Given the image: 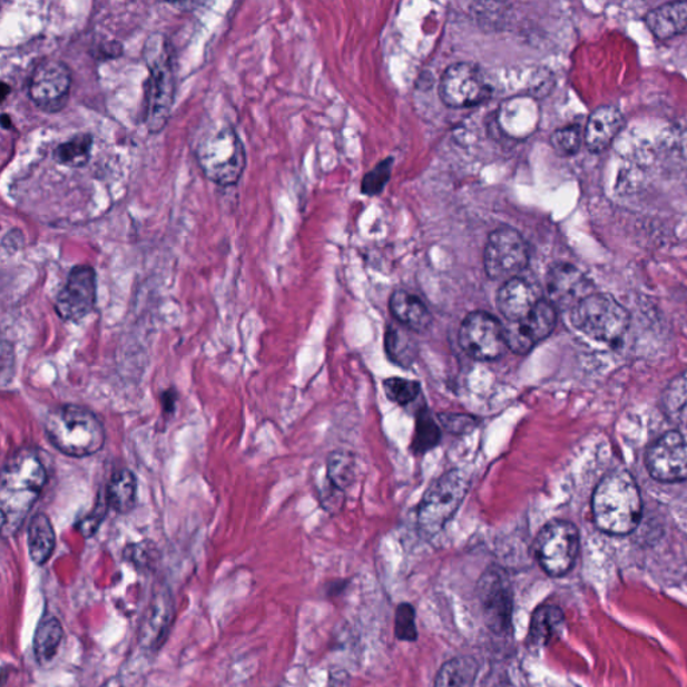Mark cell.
<instances>
[{
	"instance_id": "cell-5",
	"label": "cell",
	"mask_w": 687,
	"mask_h": 687,
	"mask_svg": "<svg viewBox=\"0 0 687 687\" xmlns=\"http://www.w3.org/2000/svg\"><path fill=\"white\" fill-rule=\"evenodd\" d=\"M203 175L220 187L238 185L247 165L244 141L232 126L207 134L195 150Z\"/></svg>"
},
{
	"instance_id": "cell-30",
	"label": "cell",
	"mask_w": 687,
	"mask_h": 687,
	"mask_svg": "<svg viewBox=\"0 0 687 687\" xmlns=\"http://www.w3.org/2000/svg\"><path fill=\"white\" fill-rule=\"evenodd\" d=\"M663 403L666 416L678 426L687 428V371L667 385Z\"/></svg>"
},
{
	"instance_id": "cell-32",
	"label": "cell",
	"mask_w": 687,
	"mask_h": 687,
	"mask_svg": "<svg viewBox=\"0 0 687 687\" xmlns=\"http://www.w3.org/2000/svg\"><path fill=\"white\" fill-rule=\"evenodd\" d=\"M385 352L391 359V362L401 366H409L414 363L416 355V345L412 342L408 332L390 326L385 333Z\"/></svg>"
},
{
	"instance_id": "cell-13",
	"label": "cell",
	"mask_w": 687,
	"mask_h": 687,
	"mask_svg": "<svg viewBox=\"0 0 687 687\" xmlns=\"http://www.w3.org/2000/svg\"><path fill=\"white\" fill-rule=\"evenodd\" d=\"M97 303V276L94 267L76 265L68 274L67 283L58 292L55 310L67 323H78L95 311Z\"/></svg>"
},
{
	"instance_id": "cell-26",
	"label": "cell",
	"mask_w": 687,
	"mask_h": 687,
	"mask_svg": "<svg viewBox=\"0 0 687 687\" xmlns=\"http://www.w3.org/2000/svg\"><path fill=\"white\" fill-rule=\"evenodd\" d=\"M63 640V627L52 615H45L37 626L32 650L39 665H48L56 658Z\"/></svg>"
},
{
	"instance_id": "cell-45",
	"label": "cell",
	"mask_w": 687,
	"mask_h": 687,
	"mask_svg": "<svg viewBox=\"0 0 687 687\" xmlns=\"http://www.w3.org/2000/svg\"><path fill=\"white\" fill-rule=\"evenodd\" d=\"M10 91H11L10 85L3 81L2 87H0V97H2V102L8 100Z\"/></svg>"
},
{
	"instance_id": "cell-43",
	"label": "cell",
	"mask_w": 687,
	"mask_h": 687,
	"mask_svg": "<svg viewBox=\"0 0 687 687\" xmlns=\"http://www.w3.org/2000/svg\"><path fill=\"white\" fill-rule=\"evenodd\" d=\"M176 403H178V394H176L175 390L171 389L163 392L161 405L166 414H173L176 408Z\"/></svg>"
},
{
	"instance_id": "cell-1",
	"label": "cell",
	"mask_w": 687,
	"mask_h": 687,
	"mask_svg": "<svg viewBox=\"0 0 687 687\" xmlns=\"http://www.w3.org/2000/svg\"><path fill=\"white\" fill-rule=\"evenodd\" d=\"M48 479V469L36 450H19L6 461L0 483L4 538H12L19 532L26 517L41 497Z\"/></svg>"
},
{
	"instance_id": "cell-39",
	"label": "cell",
	"mask_w": 687,
	"mask_h": 687,
	"mask_svg": "<svg viewBox=\"0 0 687 687\" xmlns=\"http://www.w3.org/2000/svg\"><path fill=\"white\" fill-rule=\"evenodd\" d=\"M441 421L444 429L454 434L467 433V431L475 426L474 419L464 415H442Z\"/></svg>"
},
{
	"instance_id": "cell-34",
	"label": "cell",
	"mask_w": 687,
	"mask_h": 687,
	"mask_svg": "<svg viewBox=\"0 0 687 687\" xmlns=\"http://www.w3.org/2000/svg\"><path fill=\"white\" fill-rule=\"evenodd\" d=\"M585 141V130L579 126H567L554 130L551 136V146L560 156H572L579 153Z\"/></svg>"
},
{
	"instance_id": "cell-27",
	"label": "cell",
	"mask_w": 687,
	"mask_h": 687,
	"mask_svg": "<svg viewBox=\"0 0 687 687\" xmlns=\"http://www.w3.org/2000/svg\"><path fill=\"white\" fill-rule=\"evenodd\" d=\"M565 614L552 605L540 606L532 615L529 639L536 646H546L559 636Z\"/></svg>"
},
{
	"instance_id": "cell-10",
	"label": "cell",
	"mask_w": 687,
	"mask_h": 687,
	"mask_svg": "<svg viewBox=\"0 0 687 687\" xmlns=\"http://www.w3.org/2000/svg\"><path fill=\"white\" fill-rule=\"evenodd\" d=\"M73 76L67 63L49 58L39 62L30 76L28 91L36 107L45 114H58L67 107Z\"/></svg>"
},
{
	"instance_id": "cell-20",
	"label": "cell",
	"mask_w": 687,
	"mask_h": 687,
	"mask_svg": "<svg viewBox=\"0 0 687 687\" xmlns=\"http://www.w3.org/2000/svg\"><path fill=\"white\" fill-rule=\"evenodd\" d=\"M625 127V116L618 108L603 105L588 117L585 128V144L592 154L603 153Z\"/></svg>"
},
{
	"instance_id": "cell-42",
	"label": "cell",
	"mask_w": 687,
	"mask_h": 687,
	"mask_svg": "<svg viewBox=\"0 0 687 687\" xmlns=\"http://www.w3.org/2000/svg\"><path fill=\"white\" fill-rule=\"evenodd\" d=\"M23 234L14 228L4 235L3 248L10 253H17L23 247Z\"/></svg>"
},
{
	"instance_id": "cell-46",
	"label": "cell",
	"mask_w": 687,
	"mask_h": 687,
	"mask_svg": "<svg viewBox=\"0 0 687 687\" xmlns=\"http://www.w3.org/2000/svg\"><path fill=\"white\" fill-rule=\"evenodd\" d=\"M2 127L6 130H9L12 128V120L11 117L8 114H3L2 115Z\"/></svg>"
},
{
	"instance_id": "cell-28",
	"label": "cell",
	"mask_w": 687,
	"mask_h": 687,
	"mask_svg": "<svg viewBox=\"0 0 687 687\" xmlns=\"http://www.w3.org/2000/svg\"><path fill=\"white\" fill-rule=\"evenodd\" d=\"M477 674H479V665L474 658H453L438 673L434 687H473Z\"/></svg>"
},
{
	"instance_id": "cell-31",
	"label": "cell",
	"mask_w": 687,
	"mask_h": 687,
	"mask_svg": "<svg viewBox=\"0 0 687 687\" xmlns=\"http://www.w3.org/2000/svg\"><path fill=\"white\" fill-rule=\"evenodd\" d=\"M328 481L340 490L349 489L356 481L357 461L350 451L336 450L328 457L326 462Z\"/></svg>"
},
{
	"instance_id": "cell-3",
	"label": "cell",
	"mask_w": 687,
	"mask_h": 687,
	"mask_svg": "<svg viewBox=\"0 0 687 687\" xmlns=\"http://www.w3.org/2000/svg\"><path fill=\"white\" fill-rule=\"evenodd\" d=\"M43 430L51 446L70 458L100 453L107 441L100 418L78 404H63L49 411Z\"/></svg>"
},
{
	"instance_id": "cell-23",
	"label": "cell",
	"mask_w": 687,
	"mask_h": 687,
	"mask_svg": "<svg viewBox=\"0 0 687 687\" xmlns=\"http://www.w3.org/2000/svg\"><path fill=\"white\" fill-rule=\"evenodd\" d=\"M390 311L399 323L411 331L423 332L433 322V316H431L426 304L414 294L405 291L392 293Z\"/></svg>"
},
{
	"instance_id": "cell-40",
	"label": "cell",
	"mask_w": 687,
	"mask_h": 687,
	"mask_svg": "<svg viewBox=\"0 0 687 687\" xmlns=\"http://www.w3.org/2000/svg\"><path fill=\"white\" fill-rule=\"evenodd\" d=\"M323 503L326 510H337L342 508L344 502V492L328 481V488H326L323 495Z\"/></svg>"
},
{
	"instance_id": "cell-37",
	"label": "cell",
	"mask_w": 687,
	"mask_h": 687,
	"mask_svg": "<svg viewBox=\"0 0 687 687\" xmlns=\"http://www.w3.org/2000/svg\"><path fill=\"white\" fill-rule=\"evenodd\" d=\"M395 636L405 642H414L418 638L415 610L409 603L398 607L395 614Z\"/></svg>"
},
{
	"instance_id": "cell-41",
	"label": "cell",
	"mask_w": 687,
	"mask_h": 687,
	"mask_svg": "<svg viewBox=\"0 0 687 687\" xmlns=\"http://www.w3.org/2000/svg\"><path fill=\"white\" fill-rule=\"evenodd\" d=\"M122 55V45L116 41L105 42L96 52L97 60L107 61Z\"/></svg>"
},
{
	"instance_id": "cell-9",
	"label": "cell",
	"mask_w": 687,
	"mask_h": 687,
	"mask_svg": "<svg viewBox=\"0 0 687 687\" xmlns=\"http://www.w3.org/2000/svg\"><path fill=\"white\" fill-rule=\"evenodd\" d=\"M531 259L526 238L512 227H499L489 235L483 266L489 278L507 281L520 277Z\"/></svg>"
},
{
	"instance_id": "cell-17",
	"label": "cell",
	"mask_w": 687,
	"mask_h": 687,
	"mask_svg": "<svg viewBox=\"0 0 687 687\" xmlns=\"http://www.w3.org/2000/svg\"><path fill=\"white\" fill-rule=\"evenodd\" d=\"M175 601L167 587L157 588L144 611L139 628V645L148 652L159 651L174 624Z\"/></svg>"
},
{
	"instance_id": "cell-7",
	"label": "cell",
	"mask_w": 687,
	"mask_h": 687,
	"mask_svg": "<svg viewBox=\"0 0 687 687\" xmlns=\"http://www.w3.org/2000/svg\"><path fill=\"white\" fill-rule=\"evenodd\" d=\"M576 330L598 342L617 343L630 326V314L610 294L592 293L571 311Z\"/></svg>"
},
{
	"instance_id": "cell-19",
	"label": "cell",
	"mask_w": 687,
	"mask_h": 687,
	"mask_svg": "<svg viewBox=\"0 0 687 687\" xmlns=\"http://www.w3.org/2000/svg\"><path fill=\"white\" fill-rule=\"evenodd\" d=\"M539 287L522 277L507 281L497 294V306L509 323L520 322L541 301Z\"/></svg>"
},
{
	"instance_id": "cell-4",
	"label": "cell",
	"mask_w": 687,
	"mask_h": 687,
	"mask_svg": "<svg viewBox=\"0 0 687 687\" xmlns=\"http://www.w3.org/2000/svg\"><path fill=\"white\" fill-rule=\"evenodd\" d=\"M592 512L600 531L615 536L636 531L642 517V499L627 471H611L600 481L593 493Z\"/></svg>"
},
{
	"instance_id": "cell-15",
	"label": "cell",
	"mask_w": 687,
	"mask_h": 687,
	"mask_svg": "<svg viewBox=\"0 0 687 687\" xmlns=\"http://www.w3.org/2000/svg\"><path fill=\"white\" fill-rule=\"evenodd\" d=\"M646 467L654 480L674 483L687 479V442L677 431H669L651 444Z\"/></svg>"
},
{
	"instance_id": "cell-29",
	"label": "cell",
	"mask_w": 687,
	"mask_h": 687,
	"mask_svg": "<svg viewBox=\"0 0 687 687\" xmlns=\"http://www.w3.org/2000/svg\"><path fill=\"white\" fill-rule=\"evenodd\" d=\"M94 136L90 134H77L63 141L55 149L57 165L68 168H82L88 165L94 149Z\"/></svg>"
},
{
	"instance_id": "cell-8",
	"label": "cell",
	"mask_w": 687,
	"mask_h": 687,
	"mask_svg": "<svg viewBox=\"0 0 687 687\" xmlns=\"http://www.w3.org/2000/svg\"><path fill=\"white\" fill-rule=\"evenodd\" d=\"M579 547V532L573 523L552 521L536 538L533 553L542 571L552 578H560L571 571Z\"/></svg>"
},
{
	"instance_id": "cell-44",
	"label": "cell",
	"mask_w": 687,
	"mask_h": 687,
	"mask_svg": "<svg viewBox=\"0 0 687 687\" xmlns=\"http://www.w3.org/2000/svg\"><path fill=\"white\" fill-rule=\"evenodd\" d=\"M349 686V677L344 673L332 674L328 687H346Z\"/></svg>"
},
{
	"instance_id": "cell-22",
	"label": "cell",
	"mask_w": 687,
	"mask_h": 687,
	"mask_svg": "<svg viewBox=\"0 0 687 687\" xmlns=\"http://www.w3.org/2000/svg\"><path fill=\"white\" fill-rule=\"evenodd\" d=\"M645 22L652 36L660 41L685 36L687 35V2L658 6V8L647 12Z\"/></svg>"
},
{
	"instance_id": "cell-14",
	"label": "cell",
	"mask_w": 687,
	"mask_h": 687,
	"mask_svg": "<svg viewBox=\"0 0 687 687\" xmlns=\"http://www.w3.org/2000/svg\"><path fill=\"white\" fill-rule=\"evenodd\" d=\"M479 598L487 625L497 634H506L512 626L513 591L503 569L488 568L479 581Z\"/></svg>"
},
{
	"instance_id": "cell-12",
	"label": "cell",
	"mask_w": 687,
	"mask_h": 687,
	"mask_svg": "<svg viewBox=\"0 0 687 687\" xmlns=\"http://www.w3.org/2000/svg\"><path fill=\"white\" fill-rule=\"evenodd\" d=\"M460 344L470 357L493 362L508 350L506 328L493 314L481 311L470 313L460 328Z\"/></svg>"
},
{
	"instance_id": "cell-25",
	"label": "cell",
	"mask_w": 687,
	"mask_h": 687,
	"mask_svg": "<svg viewBox=\"0 0 687 687\" xmlns=\"http://www.w3.org/2000/svg\"><path fill=\"white\" fill-rule=\"evenodd\" d=\"M30 559L37 566H45L56 549V532L48 516L38 513L32 517L28 531Z\"/></svg>"
},
{
	"instance_id": "cell-6",
	"label": "cell",
	"mask_w": 687,
	"mask_h": 687,
	"mask_svg": "<svg viewBox=\"0 0 687 687\" xmlns=\"http://www.w3.org/2000/svg\"><path fill=\"white\" fill-rule=\"evenodd\" d=\"M468 490L467 474L457 469L448 471L430 487L418 508V528L423 538H434L446 527L462 506Z\"/></svg>"
},
{
	"instance_id": "cell-2",
	"label": "cell",
	"mask_w": 687,
	"mask_h": 687,
	"mask_svg": "<svg viewBox=\"0 0 687 687\" xmlns=\"http://www.w3.org/2000/svg\"><path fill=\"white\" fill-rule=\"evenodd\" d=\"M143 58L148 69L144 124L150 134H159L171 119L176 96V55L169 38L154 32L144 42Z\"/></svg>"
},
{
	"instance_id": "cell-38",
	"label": "cell",
	"mask_w": 687,
	"mask_h": 687,
	"mask_svg": "<svg viewBox=\"0 0 687 687\" xmlns=\"http://www.w3.org/2000/svg\"><path fill=\"white\" fill-rule=\"evenodd\" d=\"M107 501H105V497L100 494V499H98L96 507L88 516H85L82 520L78 521L77 529L85 539H90L91 536H95L100 528L105 516H107L108 510Z\"/></svg>"
},
{
	"instance_id": "cell-18",
	"label": "cell",
	"mask_w": 687,
	"mask_h": 687,
	"mask_svg": "<svg viewBox=\"0 0 687 687\" xmlns=\"http://www.w3.org/2000/svg\"><path fill=\"white\" fill-rule=\"evenodd\" d=\"M591 281L571 264H556L547 274L549 303L556 310L572 311L576 305L593 293Z\"/></svg>"
},
{
	"instance_id": "cell-16",
	"label": "cell",
	"mask_w": 687,
	"mask_h": 687,
	"mask_svg": "<svg viewBox=\"0 0 687 687\" xmlns=\"http://www.w3.org/2000/svg\"><path fill=\"white\" fill-rule=\"evenodd\" d=\"M558 322V310L542 298L527 317L517 323H510L506 328L508 350L517 355H527L536 345L544 342L554 331Z\"/></svg>"
},
{
	"instance_id": "cell-21",
	"label": "cell",
	"mask_w": 687,
	"mask_h": 687,
	"mask_svg": "<svg viewBox=\"0 0 687 687\" xmlns=\"http://www.w3.org/2000/svg\"><path fill=\"white\" fill-rule=\"evenodd\" d=\"M538 121V107L532 97H512L501 104L499 126L512 139H523L532 134Z\"/></svg>"
},
{
	"instance_id": "cell-11",
	"label": "cell",
	"mask_w": 687,
	"mask_h": 687,
	"mask_svg": "<svg viewBox=\"0 0 687 687\" xmlns=\"http://www.w3.org/2000/svg\"><path fill=\"white\" fill-rule=\"evenodd\" d=\"M492 87L474 63L458 62L444 71L440 82L441 100L449 108H471L489 100Z\"/></svg>"
},
{
	"instance_id": "cell-35",
	"label": "cell",
	"mask_w": 687,
	"mask_h": 687,
	"mask_svg": "<svg viewBox=\"0 0 687 687\" xmlns=\"http://www.w3.org/2000/svg\"><path fill=\"white\" fill-rule=\"evenodd\" d=\"M383 387L390 401L401 405L414 402L419 392H421V384L403 377L385 379Z\"/></svg>"
},
{
	"instance_id": "cell-24",
	"label": "cell",
	"mask_w": 687,
	"mask_h": 687,
	"mask_svg": "<svg viewBox=\"0 0 687 687\" xmlns=\"http://www.w3.org/2000/svg\"><path fill=\"white\" fill-rule=\"evenodd\" d=\"M105 501L109 509L119 514H127L135 508L137 479L133 471L128 469L115 471L105 490Z\"/></svg>"
},
{
	"instance_id": "cell-36",
	"label": "cell",
	"mask_w": 687,
	"mask_h": 687,
	"mask_svg": "<svg viewBox=\"0 0 687 687\" xmlns=\"http://www.w3.org/2000/svg\"><path fill=\"white\" fill-rule=\"evenodd\" d=\"M394 159H385L364 176L362 193L365 196H377L384 192L385 186L391 179Z\"/></svg>"
},
{
	"instance_id": "cell-33",
	"label": "cell",
	"mask_w": 687,
	"mask_h": 687,
	"mask_svg": "<svg viewBox=\"0 0 687 687\" xmlns=\"http://www.w3.org/2000/svg\"><path fill=\"white\" fill-rule=\"evenodd\" d=\"M441 441V429L428 410L419 412L412 450L418 455L428 453Z\"/></svg>"
}]
</instances>
